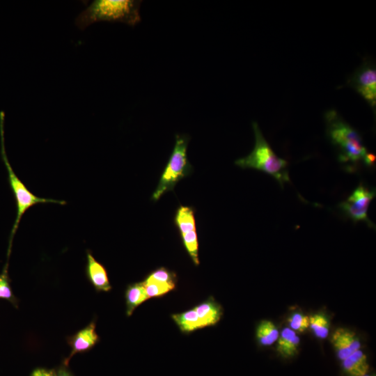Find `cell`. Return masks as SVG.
I'll use <instances>...</instances> for the list:
<instances>
[{
  "mask_svg": "<svg viewBox=\"0 0 376 376\" xmlns=\"http://www.w3.org/2000/svg\"><path fill=\"white\" fill-rule=\"evenodd\" d=\"M375 159L376 157L374 154L368 152L365 157L363 163L368 166H373L375 162Z\"/></svg>",
  "mask_w": 376,
  "mask_h": 376,
  "instance_id": "d4e9b609",
  "label": "cell"
},
{
  "mask_svg": "<svg viewBox=\"0 0 376 376\" xmlns=\"http://www.w3.org/2000/svg\"><path fill=\"white\" fill-rule=\"evenodd\" d=\"M300 338L290 328H284L277 340L276 350L285 359L295 356L298 352Z\"/></svg>",
  "mask_w": 376,
  "mask_h": 376,
  "instance_id": "7c38bea8",
  "label": "cell"
},
{
  "mask_svg": "<svg viewBox=\"0 0 376 376\" xmlns=\"http://www.w3.org/2000/svg\"><path fill=\"white\" fill-rule=\"evenodd\" d=\"M31 376H55L54 371L47 370L43 368H37L35 369Z\"/></svg>",
  "mask_w": 376,
  "mask_h": 376,
  "instance_id": "cb8c5ba5",
  "label": "cell"
},
{
  "mask_svg": "<svg viewBox=\"0 0 376 376\" xmlns=\"http://www.w3.org/2000/svg\"><path fill=\"white\" fill-rule=\"evenodd\" d=\"M331 341L342 361L361 347V343L356 334L343 328H338L334 331Z\"/></svg>",
  "mask_w": 376,
  "mask_h": 376,
  "instance_id": "9c48e42d",
  "label": "cell"
},
{
  "mask_svg": "<svg viewBox=\"0 0 376 376\" xmlns=\"http://www.w3.org/2000/svg\"><path fill=\"white\" fill-rule=\"evenodd\" d=\"M174 223L180 235L196 230L194 210L191 207L180 205L176 210Z\"/></svg>",
  "mask_w": 376,
  "mask_h": 376,
  "instance_id": "2e32d148",
  "label": "cell"
},
{
  "mask_svg": "<svg viewBox=\"0 0 376 376\" xmlns=\"http://www.w3.org/2000/svg\"><path fill=\"white\" fill-rule=\"evenodd\" d=\"M3 113L1 112L0 130L1 139V155L8 173L9 184L10 188L13 191L17 203V216L13 226V229L11 230L10 237L8 248L9 255L14 235L18 228V225L20 222L22 215L29 208L38 203H56L63 205L65 203V202L62 201L53 200L51 198L47 199L45 198H40L34 195L26 188L24 183L16 175L9 163L5 151L3 138Z\"/></svg>",
  "mask_w": 376,
  "mask_h": 376,
  "instance_id": "5b68a950",
  "label": "cell"
},
{
  "mask_svg": "<svg viewBox=\"0 0 376 376\" xmlns=\"http://www.w3.org/2000/svg\"><path fill=\"white\" fill-rule=\"evenodd\" d=\"M126 315L130 316L134 310L148 298L142 282L134 283L127 285L125 292Z\"/></svg>",
  "mask_w": 376,
  "mask_h": 376,
  "instance_id": "5bb4252c",
  "label": "cell"
},
{
  "mask_svg": "<svg viewBox=\"0 0 376 376\" xmlns=\"http://www.w3.org/2000/svg\"><path fill=\"white\" fill-rule=\"evenodd\" d=\"M279 334L277 327L269 320L261 321L256 328V338L264 346H269L277 341Z\"/></svg>",
  "mask_w": 376,
  "mask_h": 376,
  "instance_id": "e0dca14e",
  "label": "cell"
},
{
  "mask_svg": "<svg viewBox=\"0 0 376 376\" xmlns=\"http://www.w3.org/2000/svg\"><path fill=\"white\" fill-rule=\"evenodd\" d=\"M288 324L292 330L303 332L309 327L310 319L307 315L295 313L288 319Z\"/></svg>",
  "mask_w": 376,
  "mask_h": 376,
  "instance_id": "603a6c76",
  "label": "cell"
},
{
  "mask_svg": "<svg viewBox=\"0 0 376 376\" xmlns=\"http://www.w3.org/2000/svg\"><path fill=\"white\" fill-rule=\"evenodd\" d=\"M55 376H72L71 373L64 367L59 368L56 371H54Z\"/></svg>",
  "mask_w": 376,
  "mask_h": 376,
  "instance_id": "484cf974",
  "label": "cell"
},
{
  "mask_svg": "<svg viewBox=\"0 0 376 376\" xmlns=\"http://www.w3.org/2000/svg\"><path fill=\"white\" fill-rule=\"evenodd\" d=\"M141 1L95 0L76 17L75 25L84 30L98 22H122L134 26L141 22Z\"/></svg>",
  "mask_w": 376,
  "mask_h": 376,
  "instance_id": "6da1fadb",
  "label": "cell"
},
{
  "mask_svg": "<svg viewBox=\"0 0 376 376\" xmlns=\"http://www.w3.org/2000/svg\"><path fill=\"white\" fill-rule=\"evenodd\" d=\"M184 247L196 265L200 263L198 258V242L196 230L180 235Z\"/></svg>",
  "mask_w": 376,
  "mask_h": 376,
  "instance_id": "ac0fdd59",
  "label": "cell"
},
{
  "mask_svg": "<svg viewBox=\"0 0 376 376\" xmlns=\"http://www.w3.org/2000/svg\"><path fill=\"white\" fill-rule=\"evenodd\" d=\"M189 141L186 134H175L173 151L152 195V201H156L166 191H173L178 181L191 173L193 167L187 155Z\"/></svg>",
  "mask_w": 376,
  "mask_h": 376,
  "instance_id": "277c9868",
  "label": "cell"
},
{
  "mask_svg": "<svg viewBox=\"0 0 376 376\" xmlns=\"http://www.w3.org/2000/svg\"><path fill=\"white\" fill-rule=\"evenodd\" d=\"M252 127L255 136L253 149L246 157L237 159L235 162V165L242 169H254L269 174L274 178L283 188L285 182H290L288 162L276 155L256 122L252 123Z\"/></svg>",
  "mask_w": 376,
  "mask_h": 376,
  "instance_id": "7a4b0ae2",
  "label": "cell"
},
{
  "mask_svg": "<svg viewBox=\"0 0 376 376\" xmlns=\"http://www.w3.org/2000/svg\"><path fill=\"white\" fill-rule=\"evenodd\" d=\"M324 118L327 136L340 150L339 161L353 166L363 162L368 152L360 134L335 110L328 111Z\"/></svg>",
  "mask_w": 376,
  "mask_h": 376,
  "instance_id": "3957f363",
  "label": "cell"
},
{
  "mask_svg": "<svg viewBox=\"0 0 376 376\" xmlns=\"http://www.w3.org/2000/svg\"><path fill=\"white\" fill-rule=\"evenodd\" d=\"M375 196V189H369L360 183L347 200L340 203L338 206L354 224L363 221L368 227L375 228L368 216V207Z\"/></svg>",
  "mask_w": 376,
  "mask_h": 376,
  "instance_id": "8992f818",
  "label": "cell"
},
{
  "mask_svg": "<svg viewBox=\"0 0 376 376\" xmlns=\"http://www.w3.org/2000/svg\"><path fill=\"white\" fill-rule=\"evenodd\" d=\"M100 340V337L95 331V323L91 322L88 326L79 330L72 336L67 338L68 344L72 350L64 364L68 365L70 359L77 353L88 352L91 350Z\"/></svg>",
  "mask_w": 376,
  "mask_h": 376,
  "instance_id": "ba28073f",
  "label": "cell"
},
{
  "mask_svg": "<svg viewBox=\"0 0 376 376\" xmlns=\"http://www.w3.org/2000/svg\"><path fill=\"white\" fill-rule=\"evenodd\" d=\"M86 275L97 292H108L111 290L107 272L104 266L95 260L93 256L88 251Z\"/></svg>",
  "mask_w": 376,
  "mask_h": 376,
  "instance_id": "30bf717a",
  "label": "cell"
},
{
  "mask_svg": "<svg viewBox=\"0 0 376 376\" xmlns=\"http://www.w3.org/2000/svg\"><path fill=\"white\" fill-rule=\"evenodd\" d=\"M349 85L355 89L366 102L375 107L376 104V69L373 63L364 62L348 80Z\"/></svg>",
  "mask_w": 376,
  "mask_h": 376,
  "instance_id": "52a82bcc",
  "label": "cell"
},
{
  "mask_svg": "<svg viewBox=\"0 0 376 376\" xmlns=\"http://www.w3.org/2000/svg\"><path fill=\"white\" fill-rule=\"evenodd\" d=\"M171 318L180 331L184 334H189L203 328L194 308L182 313L173 314Z\"/></svg>",
  "mask_w": 376,
  "mask_h": 376,
  "instance_id": "9a60e30c",
  "label": "cell"
},
{
  "mask_svg": "<svg viewBox=\"0 0 376 376\" xmlns=\"http://www.w3.org/2000/svg\"><path fill=\"white\" fill-rule=\"evenodd\" d=\"M142 283L146 293L149 299L163 296L175 288L172 285L150 280L147 278H146Z\"/></svg>",
  "mask_w": 376,
  "mask_h": 376,
  "instance_id": "ffe728a7",
  "label": "cell"
},
{
  "mask_svg": "<svg viewBox=\"0 0 376 376\" xmlns=\"http://www.w3.org/2000/svg\"><path fill=\"white\" fill-rule=\"evenodd\" d=\"M309 327L313 331L315 336L320 338L327 337L329 331V321L328 318L322 314H315L309 317Z\"/></svg>",
  "mask_w": 376,
  "mask_h": 376,
  "instance_id": "d6986e66",
  "label": "cell"
},
{
  "mask_svg": "<svg viewBox=\"0 0 376 376\" xmlns=\"http://www.w3.org/2000/svg\"><path fill=\"white\" fill-rule=\"evenodd\" d=\"M148 279L176 287L177 275L174 272L161 267L151 272L146 277Z\"/></svg>",
  "mask_w": 376,
  "mask_h": 376,
  "instance_id": "44dd1931",
  "label": "cell"
},
{
  "mask_svg": "<svg viewBox=\"0 0 376 376\" xmlns=\"http://www.w3.org/2000/svg\"><path fill=\"white\" fill-rule=\"evenodd\" d=\"M343 367L350 376H364L369 369L367 357L360 349L343 361Z\"/></svg>",
  "mask_w": 376,
  "mask_h": 376,
  "instance_id": "4fadbf2b",
  "label": "cell"
},
{
  "mask_svg": "<svg viewBox=\"0 0 376 376\" xmlns=\"http://www.w3.org/2000/svg\"><path fill=\"white\" fill-rule=\"evenodd\" d=\"M202 327L216 324L221 319L223 311L221 305L212 297L194 308Z\"/></svg>",
  "mask_w": 376,
  "mask_h": 376,
  "instance_id": "8fae6325",
  "label": "cell"
},
{
  "mask_svg": "<svg viewBox=\"0 0 376 376\" xmlns=\"http://www.w3.org/2000/svg\"><path fill=\"white\" fill-rule=\"evenodd\" d=\"M364 376H369V375H364Z\"/></svg>",
  "mask_w": 376,
  "mask_h": 376,
  "instance_id": "4316f807",
  "label": "cell"
},
{
  "mask_svg": "<svg viewBox=\"0 0 376 376\" xmlns=\"http://www.w3.org/2000/svg\"><path fill=\"white\" fill-rule=\"evenodd\" d=\"M0 299L10 302L15 307L17 306V299L15 297L10 284L7 266L0 274Z\"/></svg>",
  "mask_w": 376,
  "mask_h": 376,
  "instance_id": "7402d4cb",
  "label": "cell"
}]
</instances>
